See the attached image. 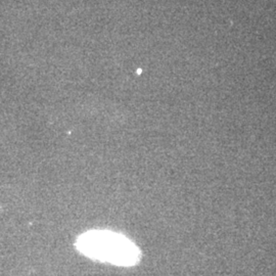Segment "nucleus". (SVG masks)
<instances>
[{
    "label": "nucleus",
    "instance_id": "1",
    "mask_svg": "<svg viewBox=\"0 0 276 276\" xmlns=\"http://www.w3.org/2000/svg\"><path fill=\"white\" fill-rule=\"evenodd\" d=\"M77 246L88 257L116 265H133L139 250L128 238L110 231H89L78 238Z\"/></svg>",
    "mask_w": 276,
    "mask_h": 276
}]
</instances>
